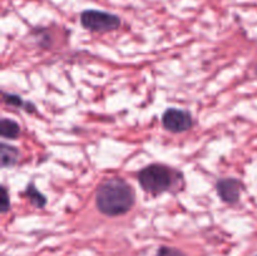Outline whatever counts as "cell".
<instances>
[{"instance_id":"cell-1","label":"cell","mask_w":257,"mask_h":256,"mask_svg":"<svg viewBox=\"0 0 257 256\" xmlns=\"http://www.w3.org/2000/svg\"><path fill=\"white\" fill-rule=\"evenodd\" d=\"M136 203V191L120 177H113L100 183L95 192V206L103 215L115 217L125 215Z\"/></svg>"},{"instance_id":"cell-2","label":"cell","mask_w":257,"mask_h":256,"mask_svg":"<svg viewBox=\"0 0 257 256\" xmlns=\"http://www.w3.org/2000/svg\"><path fill=\"white\" fill-rule=\"evenodd\" d=\"M138 183L143 191L153 196H158L171 190L175 176L172 168L161 163H152L146 166L138 172Z\"/></svg>"},{"instance_id":"cell-4","label":"cell","mask_w":257,"mask_h":256,"mask_svg":"<svg viewBox=\"0 0 257 256\" xmlns=\"http://www.w3.org/2000/svg\"><path fill=\"white\" fill-rule=\"evenodd\" d=\"M162 124L165 130L172 133L187 132L192 128L193 118L190 112L178 108H168L162 115Z\"/></svg>"},{"instance_id":"cell-9","label":"cell","mask_w":257,"mask_h":256,"mask_svg":"<svg viewBox=\"0 0 257 256\" xmlns=\"http://www.w3.org/2000/svg\"><path fill=\"white\" fill-rule=\"evenodd\" d=\"M25 196L29 198V201L32 202L33 206H35L37 208H43L47 205V197L35 187L34 182L28 183L27 188H25Z\"/></svg>"},{"instance_id":"cell-10","label":"cell","mask_w":257,"mask_h":256,"mask_svg":"<svg viewBox=\"0 0 257 256\" xmlns=\"http://www.w3.org/2000/svg\"><path fill=\"white\" fill-rule=\"evenodd\" d=\"M157 256H187L183 251L178 250L176 247H170V246H161L158 248Z\"/></svg>"},{"instance_id":"cell-8","label":"cell","mask_w":257,"mask_h":256,"mask_svg":"<svg viewBox=\"0 0 257 256\" xmlns=\"http://www.w3.org/2000/svg\"><path fill=\"white\" fill-rule=\"evenodd\" d=\"M3 100H4L5 104L12 105V107H17V108H22V109H25L27 112H34L35 110V105L30 102H25L23 99V97L18 94H12V93H3Z\"/></svg>"},{"instance_id":"cell-11","label":"cell","mask_w":257,"mask_h":256,"mask_svg":"<svg viewBox=\"0 0 257 256\" xmlns=\"http://www.w3.org/2000/svg\"><path fill=\"white\" fill-rule=\"evenodd\" d=\"M0 192H2V200H0V207H2V212L7 213L10 210V197L9 192H8L7 187L2 186L0 188Z\"/></svg>"},{"instance_id":"cell-13","label":"cell","mask_w":257,"mask_h":256,"mask_svg":"<svg viewBox=\"0 0 257 256\" xmlns=\"http://www.w3.org/2000/svg\"><path fill=\"white\" fill-rule=\"evenodd\" d=\"M256 256H257V255H256Z\"/></svg>"},{"instance_id":"cell-7","label":"cell","mask_w":257,"mask_h":256,"mask_svg":"<svg viewBox=\"0 0 257 256\" xmlns=\"http://www.w3.org/2000/svg\"><path fill=\"white\" fill-rule=\"evenodd\" d=\"M0 135L3 138L17 140L20 135V125L10 118H2L0 120Z\"/></svg>"},{"instance_id":"cell-5","label":"cell","mask_w":257,"mask_h":256,"mask_svg":"<svg viewBox=\"0 0 257 256\" xmlns=\"http://www.w3.org/2000/svg\"><path fill=\"white\" fill-rule=\"evenodd\" d=\"M241 190H242V182L237 178H220L216 183V191H217L218 197L228 205H235L240 201Z\"/></svg>"},{"instance_id":"cell-6","label":"cell","mask_w":257,"mask_h":256,"mask_svg":"<svg viewBox=\"0 0 257 256\" xmlns=\"http://www.w3.org/2000/svg\"><path fill=\"white\" fill-rule=\"evenodd\" d=\"M19 156L20 152L17 147L7 145V143H2V146H0V160H2L3 168L14 167L19 161Z\"/></svg>"},{"instance_id":"cell-12","label":"cell","mask_w":257,"mask_h":256,"mask_svg":"<svg viewBox=\"0 0 257 256\" xmlns=\"http://www.w3.org/2000/svg\"><path fill=\"white\" fill-rule=\"evenodd\" d=\"M255 74L257 75V64H256V67H255Z\"/></svg>"},{"instance_id":"cell-3","label":"cell","mask_w":257,"mask_h":256,"mask_svg":"<svg viewBox=\"0 0 257 256\" xmlns=\"http://www.w3.org/2000/svg\"><path fill=\"white\" fill-rule=\"evenodd\" d=\"M80 24L84 29L93 33L114 32L122 24L117 14L98 9H85L79 15Z\"/></svg>"}]
</instances>
